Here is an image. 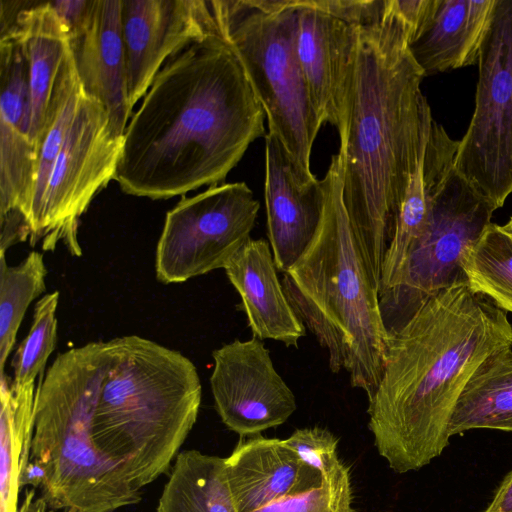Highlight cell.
<instances>
[{
	"label": "cell",
	"mask_w": 512,
	"mask_h": 512,
	"mask_svg": "<svg viewBox=\"0 0 512 512\" xmlns=\"http://www.w3.org/2000/svg\"><path fill=\"white\" fill-rule=\"evenodd\" d=\"M265 112L219 34L172 55L128 122L114 179L126 194L167 199L221 184L265 135Z\"/></svg>",
	"instance_id": "6da1fadb"
},
{
	"label": "cell",
	"mask_w": 512,
	"mask_h": 512,
	"mask_svg": "<svg viewBox=\"0 0 512 512\" xmlns=\"http://www.w3.org/2000/svg\"><path fill=\"white\" fill-rule=\"evenodd\" d=\"M510 348L507 312L475 293L465 278L427 298L390 334L367 414L374 445L391 470L418 471L443 453L471 378Z\"/></svg>",
	"instance_id": "7a4b0ae2"
},
{
	"label": "cell",
	"mask_w": 512,
	"mask_h": 512,
	"mask_svg": "<svg viewBox=\"0 0 512 512\" xmlns=\"http://www.w3.org/2000/svg\"><path fill=\"white\" fill-rule=\"evenodd\" d=\"M410 29L392 0L377 21L356 26L344 155L343 202L378 288L401 203L433 118L425 77L409 50Z\"/></svg>",
	"instance_id": "3957f363"
},
{
	"label": "cell",
	"mask_w": 512,
	"mask_h": 512,
	"mask_svg": "<svg viewBox=\"0 0 512 512\" xmlns=\"http://www.w3.org/2000/svg\"><path fill=\"white\" fill-rule=\"evenodd\" d=\"M343 174L339 149L323 178L325 201L316 233L281 283L293 310L327 352L330 370L345 371L351 386L369 399L384 371L390 335L345 209Z\"/></svg>",
	"instance_id": "277c9868"
},
{
	"label": "cell",
	"mask_w": 512,
	"mask_h": 512,
	"mask_svg": "<svg viewBox=\"0 0 512 512\" xmlns=\"http://www.w3.org/2000/svg\"><path fill=\"white\" fill-rule=\"evenodd\" d=\"M114 357L93 418L98 450L141 490L167 472L202 399L194 363L138 335L111 339Z\"/></svg>",
	"instance_id": "5b68a950"
},
{
	"label": "cell",
	"mask_w": 512,
	"mask_h": 512,
	"mask_svg": "<svg viewBox=\"0 0 512 512\" xmlns=\"http://www.w3.org/2000/svg\"><path fill=\"white\" fill-rule=\"evenodd\" d=\"M114 357L112 340L59 353L41 376L29 461L43 472L40 499L53 511L115 512L141 492L97 448L93 418Z\"/></svg>",
	"instance_id": "8992f818"
},
{
	"label": "cell",
	"mask_w": 512,
	"mask_h": 512,
	"mask_svg": "<svg viewBox=\"0 0 512 512\" xmlns=\"http://www.w3.org/2000/svg\"><path fill=\"white\" fill-rule=\"evenodd\" d=\"M220 37L238 58L276 136L295 163L312 173L310 158L323 125L296 53V9L288 0H212Z\"/></svg>",
	"instance_id": "52a82bcc"
},
{
	"label": "cell",
	"mask_w": 512,
	"mask_h": 512,
	"mask_svg": "<svg viewBox=\"0 0 512 512\" xmlns=\"http://www.w3.org/2000/svg\"><path fill=\"white\" fill-rule=\"evenodd\" d=\"M497 206L453 167L431 203L427 227L409 256L398 284L379 296L389 334L429 297L464 278L460 257L491 223Z\"/></svg>",
	"instance_id": "ba28073f"
},
{
	"label": "cell",
	"mask_w": 512,
	"mask_h": 512,
	"mask_svg": "<svg viewBox=\"0 0 512 512\" xmlns=\"http://www.w3.org/2000/svg\"><path fill=\"white\" fill-rule=\"evenodd\" d=\"M123 137L110 125L105 107L82 95L66 138L53 164L40 213L29 243L53 252L59 243L80 257L79 219L95 194L114 179Z\"/></svg>",
	"instance_id": "9c48e42d"
},
{
	"label": "cell",
	"mask_w": 512,
	"mask_h": 512,
	"mask_svg": "<svg viewBox=\"0 0 512 512\" xmlns=\"http://www.w3.org/2000/svg\"><path fill=\"white\" fill-rule=\"evenodd\" d=\"M477 65L475 107L454 167L500 208L512 193V0H498Z\"/></svg>",
	"instance_id": "30bf717a"
},
{
	"label": "cell",
	"mask_w": 512,
	"mask_h": 512,
	"mask_svg": "<svg viewBox=\"0 0 512 512\" xmlns=\"http://www.w3.org/2000/svg\"><path fill=\"white\" fill-rule=\"evenodd\" d=\"M259 202L245 182L210 186L167 212L155 253L165 284L223 268L251 238Z\"/></svg>",
	"instance_id": "8fae6325"
},
{
	"label": "cell",
	"mask_w": 512,
	"mask_h": 512,
	"mask_svg": "<svg viewBox=\"0 0 512 512\" xmlns=\"http://www.w3.org/2000/svg\"><path fill=\"white\" fill-rule=\"evenodd\" d=\"M210 387L223 424L241 437L285 423L297 408L294 393L276 371L269 350L252 337L212 353Z\"/></svg>",
	"instance_id": "7c38bea8"
},
{
	"label": "cell",
	"mask_w": 512,
	"mask_h": 512,
	"mask_svg": "<svg viewBox=\"0 0 512 512\" xmlns=\"http://www.w3.org/2000/svg\"><path fill=\"white\" fill-rule=\"evenodd\" d=\"M122 33L133 109L172 55L218 30L210 1L122 0Z\"/></svg>",
	"instance_id": "4fadbf2b"
},
{
	"label": "cell",
	"mask_w": 512,
	"mask_h": 512,
	"mask_svg": "<svg viewBox=\"0 0 512 512\" xmlns=\"http://www.w3.org/2000/svg\"><path fill=\"white\" fill-rule=\"evenodd\" d=\"M264 197L269 244L277 270L285 273L316 233L325 186L323 179L302 170L271 133L265 135Z\"/></svg>",
	"instance_id": "5bb4252c"
},
{
	"label": "cell",
	"mask_w": 512,
	"mask_h": 512,
	"mask_svg": "<svg viewBox=\"0 0 512 512\" xmlns=\"http://www.w3.org/2000/svg\"><path fill=\"white\" fill-rule=\"evenodd\" d=\"M296 9V53L311 103L323 124L340 139L346 130L347 99L356 46V26L288 0Z\"/></svg>",
	"instance_id": "9a60e30c"
},
{
	"label": "cell",
	"mask_w": 512,
	"mask_h": 512,
	"mask_svg": "<svg viewBox=\"0 0 512 512\" xmlns=\"http://www.w3.org/2000/svg\"><path fill=\"white\" fill-rule=\"evenodd\" d=\"M69 43L83 91L105 107L111 128L123 137L132 109L127 92L122 0H92L83 26Z\"/></svg>",
	"instance_id": "2e32d148"
},
{
	"label": "cell",
	"mask_w": 512,
	"mask_h": 512,
	"mask_svg": "<svg viewBox=\"0 0 512 512\" xmlns=\"http://www.w3.org/2000/svg\"><path fill=\"white\" fill-rule=\"evenodd\" d=\"M225 460L238 512H253L322 481V474L303 464L283 439L260 434L241 440Z\"/></svg>",
	"instance_id": "e0dca14e"
},
{
	"label": "cell",
	"mask_w": 512,
	"mask_h": 512,
	"mask_svg": "<svg viewBox=\"0 0 512 512\" xmlns=\"http://www.w3.org/2000/svg\"><path fill=\"white\" fill-rule=\"evenodd\" d=\"M241 297L253 337L298 347L306 327L290 304L277 276L270 244L250 238L224 267Z\"/></svg>",
	"instance_id": "ac0fdd59"
},
{
	"label": "cell",
	"mask_w": 512,
	"mask_h": 512,
	"mask_svg": "<svg viewBox=\"0 0 512 512\" xmlns=\"http://www.w3.org/2000/svg\"><path fill=\"white\" fill-rule=\"evenodd\" d=\"M498 0H438L426 24L409 39L425 77L479 61Z\"/></svg>",
	"instance_id": "d6986e66"
},
{
	"label": "cell",
	"mask_w": 512,
	"mask_h": 512,
	"mask_svg": "<svg viewBox=\"0 0 512 512\" xmlns=\"http://www.w3.org/2000/svg\"><path fill=\"white\" fill-rule=\"evenodd\" d=\"M458 143L432 118L427 142L411 176L384 258L379 296L398 284L409 256L427 227L433 196L454 167Z\"/></svg>",
	"instance_id": "ffe728a7"
},
{
	"label": "cell",
	"mask_w": 512,
	"mask_h": 512,
	"mask_svg": "<svg viewBox=\"0 0 512 512\" xmlns=\"http://www.w3.org/2000/svg\"><path fill=\"white\" fill-rule=\"evenodd\" d=\"M6 30L17 36L26 58L31 138L39 150L54 84L70 45L68 33L50 1H21L1 17V31Z\"/></svg>",
	"instance_id": "44dd1931"
},
{
	"label": "cell",
	"mask_w": 512,
	"mask_h": 512,
	"mask_svg": "<svg viewBox=\"0 0 512 512\" xmlns=\"http://www.w3.org/2000/svg\"><path fill=\"white\" fill-rule=\"evenodd\" d=\"M156 512H238L225 458L195 449L181 451L173 462Z\"/></svg>",
	"instance_id": "7402d4cb"
},
{
	"label": "cell",
	"mask_w": 512,
	"mask_h": 512,
	"mask_svg": "<svg viewBox=\"0 0 512 512\" xmlns=\"http://www.w3.org/2000/svg\"><path fill=\"white\" fill-rule=\"evenodd\" d=\"M474 429L512 432V348L489 359L457 402L450 436Z\"/></svg>",
	"instance_id": "603a6c76"
},
{
	"label": "cell",
	"mask_w": 512,
	"mask_h": 512,
	"mask_svg": "<svg viewBox=\"0 0 512 512\" xmlns=\"http://www.w3.org/2000/svg\"><path fill=\"white\" fill-rule=\"evenodd\" d=\"M1 500L2 512H18L19 477L30 459L35 382L15 385L1 376Z\"/></svg>",
	"instance_id": "cb8c5ba5"
},
{
	"label": "cell",
	"mask_w": 512,
	"mask_h": 512,
	"mask_svg": "<svg viewBox=\"0 0 512 512\" xmlns=\"http://www.w3.org/2000/svg\"><path fill=\"white\" fill-rule=\"evenodd\" d=\"M81 95L82 85L69 45L54 84L40 143L36 182L27 218L28 240L39 217L53 164L75 117Z\"/></svg>",
	"instance_id": "d4e9b609"
},
{
	"label": "cell",
	"mask_w": 512,
	"mask_h": 512,
	"mask_svg": "<svg viewBox=\"0 0 512 512\" xmlns=\"http://www.w3.org/2000/svg\"><path fill=\"white\" fill-rule=\"evenodd\" d=\"M460 268L469 287L500 309L512 313V239L490 223L463 251Z\"/></svg>",
	"instance_id": "484cf974"
},
{
	"label": "cell",
	"mask_w": 512,
	"mask_h": 512,
	"mask_svg": "<svg viewBox=\"0 0 512 512\" xmlns=\"http://www.w3.org/2000/svg\"><path fill=\"white\" fill-rule=\"evenodd\" d=\"M47 269L43 253L30 252L18 265L0 256V372L16 343V336L29 305L46 289Z\"/></svg>",
	"instance_id": "4316f807"
},
{
	"label": "cell",
	"mask_w": 512,
	"mask_h": 512,
	"mask_svg": "<svg viewBox=\"0 0 512 512\" xmlns=\"http://www.w3.org/2000/svg\"><path fill=\"white\" fill-rule=\"evenodd\" d=\"M60 293L53 291L41 297L34 306L27 336L21 341L11 361L12 383L25 385L43 375L49 356L57 343L56 311Z\"/></svg>",
	"instance_id": "83f0119b"
},
{
	"label": "cell",
	"mask_w": 512,
	"mask_h": 512,
	"mask_svg": "<svg viewBox=\"0 0 512 512\" xmlns=\"http://www.w3.org/2000/svg\"><path fill=\"white\" fill-rule=\"evenodd\" d=\"M253 512H356L350 469L340 460L322 474L319 485Z\"/></svg>",
	"instance_id": "f1b7e54d"
},
{
	"label": "cell",
	"mask_w": 512,
	"mask_h": 512,
	"mask_svg": "<svg viewBox=\"0 0 512 512\" xmlns=\"http://www.w3.org/2000/svg\"><path fill=\"white\" fill-rule=\"evenodd\" d=\"M283 440L303 464L320 474L328 472L340 461L337 453L338 438L326 428L316 426L297 429Z\"/></svg>",
	"instance_id": "f546056e"
},
{
	"label": "cell",
	"mask_w": 512,
	"mask_h": 512,
	"mask_svg": "<svg viewBox=\"0 0 512 512\" xmlns=\"http://www.w3.org/2000/svg\"><path fill=\"white\" fill-rule=\"evenodd\" d=\"M300 3L352 26H361L381 18L386 0H300Z\"/></svg>",
	"instance_id": "4dcf8cb0"
},
{
	"label": "cell",
	"mask_w": 512,
	"mask_h": 512,
	"mask_svg": "<svg viewBox=\"0 0 512 512\" xmlns=\"http://www.w3.org/2000/svg\"><path fill=\"white\" fill-rule=\"evenodd\" d=\"M50 4L70 38L83 26L91 8L92 0H54L50 1Z\"/></svg>",
	"instance_id": "1f68e13d"
},
{
	"label": "cell",
	"mask_w": 512,
	"mask_h": 512,
	"mask_svg": "<svg viewBox=\"0 0 512 512\" xmlns=\"http://www.w3.org/2000/svg\"><path fill=\"white\" fill-rule=\"evenodd\" d=\"M483 512H512V470L503 478Z\"/></svg>",
	"instance_id": "d6a6232c"
},
{
	"label": "cell",
	"mask_w": 512,
	"mask_h": 512,
	"mask_svg": "<svg viewBox=\"0 0 512 512\" xmlns=\"http://www.w3.org/2000/svg\"><path fill=\"white\" fill-rule=\"evenodd\" d=\"M500 227L504 232L512 236V217L506 224L500 225Z\"/></svg>",
	"instance_id": "836d02e7"
},
{
	"label": "cell",
	"mask_w": 512,
	"mask_h": 512,
	"mask_svg": "<svg viewBox=\"0 0 512 512\" xmlns=\"http://www.w3.org/2000/svg\"><path fill=\"white\" fill-rule=\"evenodd\" d=\"M508 235H509V234H508ZM509 236H510V237H511V239H512V236H511V235H509Z\"/></svg>",
	"instance_id": "e575fe53"
}]
</instances>
